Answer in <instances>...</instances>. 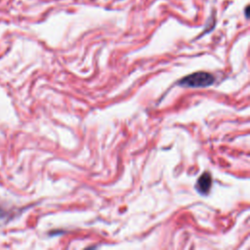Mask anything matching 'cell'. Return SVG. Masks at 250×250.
Segmentation results:
<instances>
[{
  "label": "cell",
  "instance_id": "2",
  "mask_svg": "<svg viewBox=\"0 0 250 250\" xmlns=\"http://www.w3.org/2000/svg\"><path fill=\"white\" fill-rule=\"evenodd\" d=\"M211 185H212L211 176H210L209 173L206 172V173H203L199 177V179H198V181H197V183L195 185V188L197 189V191L199 193L206 194V193H208V191H209V189L211 188Z\"/></svg>",
  "mask_w": 250,
  "mask_h": 250
},
{
  "label": "cell",
  "instance_id": "1",
  "mask_svg": "<svg viewBox=\"0 0 250 250\" xmlns=\"http://www.w3.org/2000/svg\"><path fill=\"white\" fill-rule=\"evenodd\" d=\"M214 81H215V78L211 73L199 71L184 77L179 82V84L185 87L200 88V87H208L212 85Z\"/></svg>",
  "mask_w": 250,
  "mask_h": 250
}]
</instances>
